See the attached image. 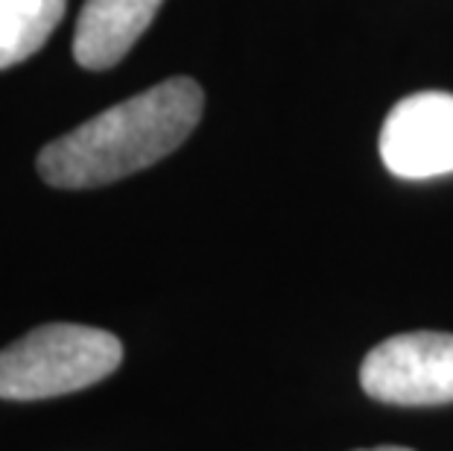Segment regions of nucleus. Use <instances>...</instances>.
Instances as JSON below:
<instances>
[{
  "mask_svg": "<svg viewBox=\"0 0 453 451\" xmlns=\"http://www.w3.org/2000/svg\"><path fill=\"white\" fill-rule=\"evenodd\" d=\"M205 109V94L190 76H173L38 152V174L53 188H97L156 165L188 141Z\"/></svg>",
  "mask_w": 453,
  "mask_h": 451,
  "instance_id": "obj_1",
  "label": "nucleus"
},
{
  "mask_svg": "<svg viewBox=\"0 0 453 451\" xmlns=\"http://www.w3.org/2000/svg\"><path fill=\"white\" fill-rule=\"evenodd\" d=\"M123 361L114 334L91 325H38L0 352V399L38 401L85 390Z\"/></svg>",
  "mask_w": 453,
  "mask_h": 451,
  "instance_id": "obj_2",
  "label": "nucleus"
},
{
  "mask_svg": "<svg viewBox=\"0 0 453 451\" xmlns=\"http://www.w3.org/2000/svg\"><path fill=\"white\" fill-rule=\"evenodd\" d=\"M360 384L387 405H445L453 401V334H395L365 354Z\"/></svg>",
  "mask_w": 453,
  "mask_h": 451,
  "instance_id": "obj_3",
  "label": "nucleus"
},
{
  "mask_svg": "<svg viewBox=\"0 0 453 451\" xmlns=\"http://www.w3.org/2000/svg\"><path fill=\"white\" fill-rule=\"evenodd\" d=\"M380 159L401 179H436L453 174V94L418 91L387 114Z\"/></svg>",
  "mask_w": 453,
  "mask_h": 451,
  "instance_id": "obj_4",
  "label": "nucleus"
},
{
  "mask_svg": "<svg viewBox=\"0 0 453 451\" xmlns=\"http://www.w3.org/2000/svg\"><path fill=\"white\" fill-rule=\"evenodd\" d=\"M164 0H85L73 33V59L88 71L114 68L147 33Z\"/></svg>",
  "mask_w": 453,
  "mask_h": 451,
  "instance_id": "obj_5",
  "label": "nucleus"
},
{
  "mask_svg": "<svg viewBox=\"0 0 453 451\" xmlns=\"http://www.w3.org/2000/svg\"><path fill=\"white\" fill-rule=\"evenodd\" d=\"M67 0H0V68L30 59L65 18Z\"/></svg>",
  "mask_w": 453,
  "mask_h": 451,
  "instance_id": "obj_6",
  "label": "nucleus"
},
{
  "mask_svg": "<svg viewBox=\"0 0 453 451\" xmlns=\"http://www.w3.org/2000/svg\"><path fill=\"white\" fill-rule=\"evenodd\" d=\"M363 451H412V448H403V446H378V448H363Z\"/></svg>",
  "mask_w": 453,
  "mask_h": 451,
  "instance_id": "obj_7",
  "label": "nucleus"
}]
</instances>
